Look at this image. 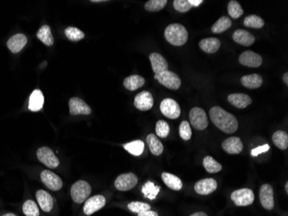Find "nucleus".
<instances>
[{
    "label": "nucleus",
    "mask_w": 288,
    "mask_h": 216,
    "mask_svg": "<svg viewBox=\"0 0 288 216\" xmlns=\"http://www.w3.org/2000/svg\"><path fill=\"white\" fill-rule=\"evenodd\" d=\"M210 118L215 126L224 133L232 134L238 129V121L232 114L226 112L220 106L210 108Z\"/></svg>",
    "instance_id": "f257e3e1"
},
{
    "label": "nucleus",
    "mask_w": 288,
    "mask_h": 216,
    "mask_svg": "<svg viewBox=\"0 0 288 216\" xmlns=\"http://www.w3.org/2000/svg\"><path fill=\"white\" fill-rule=\"evenodd\" d=\"M165 37L174 46H182L188 40V32L183 25L172 24L165 30Z\"/></svg>",
    "instance_id": "f03ea898"
},
{
    "label": "nucleus",
    "mask_w": 288,
    "mask_h": 216,
    "mask_svg": "<svg viewBox=\"0 0 288 216\" xmlns=\"http://www.w3.org/2000/svg\"><path fill=\"white\" fill-rule=\"evenodd\" d=\"M92 188L87 182L80 180L74 183L71 188V197L74 202L83 203L89 198Z\"/></svg>",
    "instance_id": "7ed1b4c3"
},
{
    "label": "nucleus",
    "mask_w": 288,
    "mask_h": 216,
    "mask_svg": "<svg viewBox=\"0 0 288 216\" xmlns=\"http://www.w3.org/2000/svg\"><path fill=\"white\" fill-rule=\"evenodd\" d=\"M155 79L162 86L171 90H178L181 86V80L176 73L172 71L167 70L155 75Z\"/></svg>",
    "instance_id": "20e7f679"
},
{
    "label": "nucleus",
    "mask_w": 288,
    "mask_h": 216,
    "mask_svg": "<svg viewBox=\"0 0 288 216\" xmlns=\"http://www.w3.org/2000/svg\"><path fill=\"white\" fill-rule=\"evenodd\" d=\"M36 157L42 164L49 169H55L60 165L58 157L55 156L54 151L46 146L41 147L36 151Z\"/></svg>",
    "instance_id": "39448f33"
},
{
    "label": "nucleus",
    "mask_w": 288,
    "mask_h": 216,
    "mask_svg": "<svg viewBox=\"0 0 288 216\" xmlns=\"http://www.w3.org/2000/svg\"><path fill=\"white\" fill-rule=\"evenodd\" d=\"M189 119L193 128L199 131L207 129L209 124L206 112L200 107H193L190 111Z\"/></svg>",
    "instance_id": "423d86ee"
},
{
    "label": "nucleus",
    "mask_w": 288,
    "mask_h": 216,
    "mask_svg": "<svg viewBox=\"0 0 288 216\" xmlns=\"http://www.w3.org/2000/svg\"><path fill=\"white\" fill-rule=\"evenodd\" d=\"M230 197L234 203L240 207L251 205L255 200V194L252 189H238L231 194Z\"/></svg>",
    "instance_id": "0eeeda50"
},
{
    "label": "nucleus",
    "mask_w": 288,
    "mask_h": 216,
    "mask_svg": "<svg viewBox=\"0 0 288 216\" xmlns=\"http://www.w3.org/2000/svg\"><path fill=\"white\" fill-rule=\"evenodd\" d=\"M138 183V178L134 173H125L117 177L115 180V187L119 191H128L132 189Z\"/></svg>",
    "instance_id": "6e6552de"
},
{
    "label": "nucleus",
    "mask_w": 288,
    "mask_h": 216,
    "mask_svg": "<svg viewBox=\"0 0 288 216\" xmlns=\"http://www.w3.org/2000/svg\"><path fill=\"white\" fill-rule=\"evenodd\" d=\"M41 180L48 189L53 191H58L63 188V183L61 177L48 169H45L41 173Z\"/></svg>",
    "instance_id": "1a4fd4ad"
},
{
    "label": "nucleus",
    "mask_w": 288,
    "mask_h": 216,
    "mask_svg": "<svg viewBox=\"0 0 288 216\" xmlns=\"http://www.w3.org/2000/svg\"><path fill=\"white\" fill-rule=\"evenodd\" d=\"M160 112L164 116L171 119L179 118L180 115V107L178 103L173 99H165L160 103Z\"/></svg>",
    "instance_id": "9d476101"
},
{
    "label": "nucleus",
    "mask_w": 288,
    "mask_h": 216,
    "mask_svg": "<svg viewBox=\"0 0 288 216\" xmlns=\"http://www.w3.org/2000/svg\"><path fill=\"white\" fill-rule=\"evenodd\" d=\"M105 202H106V200H105V197L100 196V195L90 197L85 202L84 208H83V212L86 216H91L94 213L97 212L102 208H104Z\"/></svg>",
    "instance_id": "9b49d317"
},
{
    "label": "nucleus",
    "mask_w": 288,
    "mask_h": 216,
    "mask_svg": "<svg viewBox=\"0 0 288 216\" xmlns=\"http://www.w3.org/2000/svg\"><path fill=\"white\" fill-rule=\"evenodd\" d=\"M69 111L71 115H90L92 109L83 100L78 97H73L69 100Z\"/></svg>",
    "instance_id": "f8f14e48"
},
{
    "label": "nucleus",
    "mask_w": 288,
    "mask_h": 216,
    "mask_svg": "<svg viewBox=\"0 0 288 216\" xmlns=\"http://www.w3.org/2000/svg\"><path fill=\"white\" fill-rule=\"evenodd\" d=\"M134 106L138 110H150L154 106V99L153 96L148 91H143L136 95L134 100Z\"/></svg>",
    "instance_id": "ddd939ff"
},
{
    "label": "nucleus",
    "mask_w": 288,
    "mask_h": 216,
    "mask_svg": "<svg viewBox=\"0 0 288 216\" xmlns=\"http://www.w3.org/2000/svg\"><path fill=\"white\" fill-rule=\"evenodd\" d=\"M218 188V183L213 178H205L197 182L194 185L196 193L201 196H207L214 192Z\"/></svg>",
    "instance_id": "4468645a"
},
{
    "label": "nucleus",
    "mask_w": 288,
    "mask_h": 216,
    "mask_svg": "<svg viewBox=\"0 0 288 216\" xmlns=\"http://www.w3.org/2000/svg\"><path fill=\"white\" fill-rule=\"evenodd\" d=\"M260 200L262 207L267 210H272L274 207L273 189L269 184H263L260 189Z\"/></svg>",
    "instance_id": "2eb2a0df"
},
{
    "label": "nucleus",
    "mask_w": 288,
    "mask_h": 216,
    "mask_svg": "<svg viewBox=\"0 0 288 216\" xmlns=\"http://www.w3.org/2000/svg\"><path fill=\"white\" fill-rule=\"evenodd\" d=\"M239 63L241 65L249 67H258L262 64V58L260 55H258L251 50L244 51L239 56Z\"/></svg>",
    "instance_id": "dca6fc26"
},
{
    "label": "nucleus",
    "mask_w": 288,
    "mask_h": 216,
    "mask_svg": "<svg viewBox=\"0 0 288 216\" xmlns=\"http://www.w3.org/2000/svg\"><path fill=\"white\" fill-rule=\"evenodd\" d=\"M223 149L225 150L227 153L235 155V154L241 153L243 150V145L240 138L238 137H230L223 142Z\"/></svg>",
    "instance_id": "f3484780"
},
{
    "label": "nucleus",
    "mask_w": 288,
    "mask_h": 216,
    "mask_svg": "<svg viewBox=\"0 0 288 216\" xmlns=\"http://www.w3.org/2000/svg\"><path fill=\"white\" fill-rule=\"evenodd\" d=\"M27 36L24 34L18 33L16 35H12V37L8 40L7 47L13 54H16L24 49V46L27 44Z\"/></svg>",
    "instance_id": "a211bd4d"
},
{
    "label": "nucleus",
    "mask_w": 288,
    "mask_h": 216,
    "mask_svg": "<svg viewBox=\"0 0 288 216\" xmlns=\"http://www.w3.org/2000/svg\"><path fill=\"white\" fill-rule=\"evenodd\" d=\"M149 60L151 63L153 71L155 72V75L168 70V64L167 60L165 59L163 56L159 53L150 54Z\"/></svg>",
    "instance_id": "6ab92c4d"
},
{
    "label": "nucleus",
    "mask_w": 288,
    "mask_h": 216,
    "mask_svg": "<svg viewBox=\"0 0 288 216\" xmlns=\"http://www.w3.org/2000/svg\"><path fill=\"white\" fill-rule=\"evenodd\" d=\"M35 197L42 210L44 212H50L54 207V200L50 195L44 190H38L35 194Z\"/></svg>",
    "instance_id": "aec40b11"
},
{
    "label": "nucleus",
    "mask_w": 288,
    "mask_h": 216,
    "mask_svg": "<svg viewBox=\"0 0 288 216\" xmlns=\"http://www.w3.org/2000/svg\"><path fill=\"white\" fill-rule=\"evenodd\" d=\"M228 101L235 107L243 109L252 103V99L244 94H232L228 96Z\"/></svg>",
    "instance_id": "412c9836"
},
{
    "label": "nucleus",
    "mask_w": 288,
    "mask_h": 216,
    "mask_svg": "<svg viewBox=\"0 0 288 216\" xmlns=\"http://www.w3.org/2000/svg\"><path fill=\"white\" fill-rule=\"evenodd\" d=\"M232 38H233L234 42H236L238 44H241L242 46H246V47L252 45L256 41L255 36L251 33L244 31V30H237L236 32H234Z\"/></svg>",
    "instance_id": "4be33fe9"
},
{
    "label": "nucleus",
    "mask_w": 288,
    "mask_h": 216,
    "mask_svg": "<svg viewBox=\"0 0 288 216\" xmlns=\"http://www.w3.org/2000/svg\"><path fill=\"white\" fill-rule=\"evenodd\" d=\"M44 104V96L43 92L39 89H35L32 92L30 101H29V109L32 112H38L43 108Z\"/></svg>",
    "instance_id": "5701e85b"
},
{
    "label": "nucleus",
    "mask_w": 288,
    "mask_h": 216,
    "mask_svg": "<svg viewBox=\"0 0 288 216\" xmlns=\"http://www.w3.org/2000/svg\"><path fill=\"white\" fill-rule=\"evenodd\" d=\"M221 45L220 41L215 37H209L201 40L199 43V48L203 51L206 52L207 54H214L218 51Z\"/></svg>",
    "instance_id": "b1692460"
},
{
    "label": "nucleus",
    "mask_w": 288,
    "mask_h": 216,
    "mask_svg": "<svg viewBox=\"0 0 288 216\" xmlns=\"http://www.w3.org/2000/svg\"><path fill=\"white\" fill-rule=\"evenodd\" d=\"M241 85L249 89H256L262 86L263 80L261 75L257 74L242 76L241 79Z\"/></svg>",
    "instance_id": "393cba45"
},
{
    "label": "nucleus",
    "mask_w": 288,
    "mask_h": 216,
    "mask_svg": "<svg viewBox=\"0 0 288 216\" xmlns=\"http://www.w3.org/2000/svg\"><path fill=\"white\" fill-rule=\"evenodd\" d=\"M161 178L164 183L168 186L169 189L173 190H180L183 187V183L179 177H176L170 173L163 172L161 174Z\"/></svg>",
    "instance_id": "a878e982"
},
{
    "label": "nucleus",
    "mask_w": 288,
    "mask_h": 216,
    "mask_svg": "<svg viewBox=\"0 0 288 216\" xmlns=\"http://www.w3.org/2000/svg\"><path fill=\"white\" fill-rule=\"evenodd\" d=\"M147 144H148V148L150 152L155 155V156H160L163 152V145L161 142L158 139L155 134H148L147 137Z\"/></svg>",
    "instance_id": "bb28decb"
},
{
    "label": "nucleus",
    "mask_w": 288,
    "mask_h": 216,
    "mask_svg": "<svg viewBox=\"0 0 288 216\" xmlns=\"http://www.w3.org/2000/svg\"><path fill=\"white\" fill-rule=\"evenodd\" d=\"M145 79L138 75H133L128 76L124 81V86L129 91H135L144 86Z\"/></svg>",
    "instance_id": "cd10ccee"
},
{
    "label": "nucleus",
    "mask_w": 288,
    "mask_h": 216,
    "mask_svg": "<svg viewBox=\"0 0 288 216\" xmlns=\"http://www.w3.org/2000/svg\"><path fill=\"white\" fill-rule=\"evenodd\" d=\"M36 36L46 46H52L54 44V36L52 35L50 27L48 25H43L40 28Z\"/></svg>",
    "instance_id": "c85d7f7f"
},
{
    "label": "nucleus",
    "mask_w": 288,
    "mask_h": 216,
    "mask_svg": "<svg viewBox=\"0 0 288 216\" xmlns=\"http://www.w3.org/2000/svg\"><path fill=\"white\" fill-rule=\"evenodd\" d=\"M272 143L280 150H287L288 146V135L283 131H277L272 134Z\"/></svg>",
    "instance_id": "c756f323"
},
{
    "label": "nucleus",
    "mask_w": 288,
    "mask_h": 216,
    "mask_svg": "<svg viewBox=\"0 0 288 216\" xmlns=\"http://www.w3.org/2000/svg\"><path fill=\"white\" fill-rule=\"evenodd\" d=\"M231 19L228 17H221L211 27V32L215 34H220L231 27Z\"/></svg>",
    "instance_id": "7c9ffc66"
},
{
    "label": "nucleus",
    "mask_w": 288,
    "mask_h": 216,
    "mask_svg": "<svg viewBox=\"0 0 288 216\" xmlns=\"http://www.w3.org/2000/svg\"><path fill=\"white\" fill-rule=\"evenodd\" d=\"M160 187L155 185V183L152 182H148L144 185L142 192L145 197H147L149 200H155L157 195L160 192Z\"/></svg>",
    "instance_id": "2f4dec72"
},
{
    "label": "nucleus",
    "mask_w": 288,
    "mask_h": 216,
    "mask_svg": "<svg viewBox=\"0 0 288 216\" xmlns=\"http://www.w3.org/2000/svg\"><path fill=\"white\" fill-rule=\"evenodd\" d=\"M124 148L133 156L137 157L144 152V143L142 140H135L128 144H125Z\"/></svg>",
    "instance_id": "473e14b6"
},
{
    "label": "nucleus",
    "mask_w": 288,
    "mask_h": 216,
    "mask_svg": "<svg viewBox=\"0 0 288 216\" xmlns=\"http://www.w3.org/2000/svg\"><path fill=\"white\" fill-rule=\"evenodd\" d=\"M203 166L207 172L211 173V174L219 172L222 169V165L210 156H207L204 158Z\"/></svg>",
    "instance_id": "72a5a7b5"
},
{
    "label": "nucleus",
    "mask_w": 288,
    "mask_h": 216,
    "mask_svg": "<svg viewBox=\"0 0 288 216\" xmlns=\"http://www.w3.org/2000/svg\"><path fill=\"white\" fill-rule=\"evenodd\" d=\"M243 24L246 27L253 28V29H261L264 26V21L263 19L256 15H249L246 17L245 19L243 21Z\"/></svg>",
    "instance_id": "f704fd0d"
},
{
    "label": "nucleus",
    "mask_w": 288,
    "mask_h": 216,
    "mask_svg": "<svg viewBox=\"0 0 288 216\" xmlns=\"http://www.w3.org/2000/svg\"><path fill=\"white\" fill-rule=\"evenodd\" d=\"M65 35L66 38L73 42H78L80 40L84 39L85 34L84 32L80 31L78 28L67 27L65 30Z\"/></svg>",
    "instance_id": "c9c22d12"
},
{
    "label": "nucleus",
    "mask_w": 288,
    "mask_h": 216,
    "mask_svg": "<svg viewBox=\"0 0 288 216\" xmlns=\"http://www.w3.org/2000/svg\"><path fill=\"white\" fill-rule=\"evenodd\" d=\"M23 212L26 216H39V208L34 200H28L23 205Z\"/></svg>",
    "instance_id": "e433bc0d"
},
{
    "label": "nucleus",
    "mask_w": 288,
    "mask_h": 216,
    "mask_svg": "<svg viewBox=\"0 0 288 216\" xmlns=\"http://www.w3.org/2000/svg\"><path fill=\"white\" fill-rule=\"evenodd\" d=\"M167 0H149L145 4V10L148 12H159L167 5Z\"/></svg>",
    "instance_id": "4c0bfd02"
},
{
    "label": "nucleus",
    "mask_w": 288,
    "mask_h": 216,
    "mask_svg": "<svg viewBox=\"0 0 288 216\" xmlns=\"http://www.w3.org/2000/svg\"><path fill=\"white\" fill-rule=\"evenodd\" d=\"M228 12L232 18H238L243 14V10L236 0H231L228 4Z\"/></svg>",
    "instance_id": "58836bf2"
},
{
    "label": "nucleus",
    "mask_w": 288,
    "mask_h": 216,
    "mask_svg": "<svg viewBox=\"0 0 288 216\" xmlns=\"http://www.w3.org/2000/svg\"><path fill=\"white\" fill-rule=\"evenodd\" d=\"M156 132L160 138H167L170 133V127L167 122L159 120L156 123Z\"/></svg>",
    "instance_id": "ea45409f"
},
{
    "label": "nucleus",
    "mask_w": 288,
    "mask_h": 216,
    "mask_svg": "<svg viewBox=\"0 0 288 216\" xmlns=\"http://www.w3.org/2000/svg\"><path fill=\"white\" fill-rule=\"evenodd\" d=\"M179 133L180 138L183 140L187 141L191 138L192 130L189 122H187V120L181 122V124L179 125Z\"/></svg>",
    "instance_id": "a19ab883"
},
{
    "label": "nucleus",
    "mask_w": 288,
    "mask_h": 216,
    "mask_svg": "<svg viewBox=\"0 0 288 216\" xmlns=\"http://www.w3.org/2000/svg\"><path fill=\"white\" fill-rule=\"evenodd\" d=\"M128 210H130L131 212L138 213L143 212V211H147V210H150L151 207L148 204V203H144V202H141V201H132L128 204Z\"/></svg>",
    "instance_id": "79ce46f5"
},
{
    "label": "nucleus",
    "mask_w": 288,
    "mask_h": 216,
    "mask_svg": "<svg viewBox=\"0 0 288 216\" xmlns=\"http://www.w3.org/2000/svg\"><path fill=\"white\" fill-rule=\"evenodd\" d=\"M174 7L177 12L184 13V12H189L192 6L188 2V0H175Z\"/></svg>",
    "instance_id": "37998d69"
},
{
    "label": "nucleus",
    "mask_w": 288,
    "mask_h": 216,
    "mask_svg": "<svg viewBox=\"0 0 288 216\" xmlns=\"http://www.w3.org/2000/svg\"><path fill=\"white\" fill-rule=\"evenodd\" d=\"M269 149H270V146H269V145L258 146L257 148H255V149L251 150V155H252L253 157H257L258 155H260L261 153H263V152L268 151Z\"/></svg>",
    "instance_id": "c03bdc74"
},
{
    "label": "nucleus",
    "mask_w": 288,
    "mask_h": 216,
    "mask_svg": "<svg viewBox=\"0 0 288 216\" xmlns=\"http://www.w3.org/2000/svg\"><path fill=\"white\" fill-rule=\"evenodd\" d=\"M138 216H158V214L152 211V210H147V211H143V212L138 213Z\"/></svg>",
    "instance_id": "a18cd8bd"
},
{
    "label": "nucleus",
    "mask_w": 288,
    "mask_h": 216,
    "mask_svg": "<svg viewBox=\"0 0 288 216\" xmlns=\"http://www.w3.org/2000/svg\"><path fill=\"white\" fill-rule=\"evenodd\" d=\"M188 2L190 3L192 6L197 7V6H199V5L202 4L203 0H188Z\"/></svg>",
    "instance_id": "49530a36"
},
{
    "label": "nucleus",
    "mask_w": 288,
    "mask_h": 216,
    "mask_svg": "<svg viewBox=\"0 0 288 216\" xmlns=\"http://www.w3.org/2000/svg\"><path fill=\"white\" fill-rule=\"evenodd\" d=\"M207 216V214H206V213H204V212H196L194 213V214H192V215H191V216Z\"/></svg>",
    "instance_id": "de8ad7c7"
},
{
    "label": "nucleus",
    "mask_w": 288,
    "mask_h": 216,
    "mask_svg": "<svg viewBox=\"0 0 288 216\" xmlns=\"http://www.w3.org/2000/svg\"><path fill=\"white\" fill-rule=\"evenodd\" d=\"M283 82L286 85H288V73H285L283 75Z\"/></svg>",
    "instance_id": "09e8293b"
},
{
    "label": "nucleus",
    "mask_w": 288,
    "mask_h": 216,
    "mask_svg": "<svg viewBox=\"0 0 288 216\" xmlns=\"http://www.w3.org/2000/svg\"><path fill=\"white\" fill-rule=\"evenodd\" d=\"M16 216V215H14V214H12V213H8V214H5L4 216Z\"/></svg>",
    "instance_id": "8fccbe9b"
},
{
    "label": "nucleus",
    "mask_w": 288,
    "mask_h": 216,
    "mask_svg": "<svg viewBox=\"0 0 288 216\" xmlns=\"http://www.w3.org/2000/svg\"><path fill=\"white\" fill-rule=\"evenodd\" d=\"M285 189H286V192L288 193V183L285 185Z\"/></svg>",
    "instance_id": "3c124183"
}]
</instances>
